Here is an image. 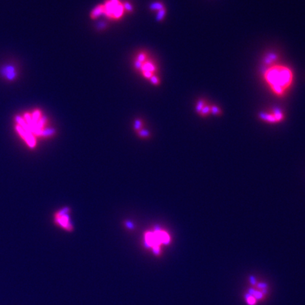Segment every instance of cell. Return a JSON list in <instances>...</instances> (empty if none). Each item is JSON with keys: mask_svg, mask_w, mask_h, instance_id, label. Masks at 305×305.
I'll return each mask as SVG.
<instances>
[{"mask_svg": "<svg viewBox=\"0 0 305 305\" xmlns=\"http://www.w3.org/2000/svg\"><path fill=\"white\" fill-rule=\"evenodd\" d=\"M264 79L271 90L282 95L293 82V73L290 68L280 65H271L265 71Z\"/></svg>", "mask_w": 305, "mask_h": 305, "instance_id": "6da1fadb", "label": "cell"}, {"mask_svg": "<svg viewBox=\"0 0 305 305\" xmlns=\"http://www.w3.org/2000/svg\"><path fill=\"white\" fill-rule=\"evenodd\" d=\"M146 244L152 247L156 252H159L160 246L162 244H169L170 236L165 231H156L155 232H148L145 236Z\"/></svg>", "mask_w": 305, "mask_h": 305, "instance_id": "7a4b0ae2", "label": "cell"}, {"mask_svg": "<svg viewBox=\"0 0 305 305\" xmlns=\"http://www.w3.org/2000/svg\"><path fill=\"white\" fill-rule=\"evenodd\" d=\"M104 14L110 18L119 19L124 14V6L119 0H108L104 4Z\"/></svg>", "mask_w": 305, "mask_h": 305, "instance_id": "3957f363", "label": "cell"}, {"mask_svg": "<svg viewBox=\"0 0 305 305\" xmlns=\"http://www.w3.org/2000/svg\"><path fill=\"white\" fill-rule=\"evenodd\" d=\"M259 118L261 120L267 124H276L283 121L285 116L282 110L279 108H273L260 113Z\"/></svg>", "mask_w": 305, "mask_h": 305, "instance_id": "277c9868", "label": "cell"}, {"mask_svg": "<svg viewBox=\"0 0 305 305\" xmlns=\"http://www.w3.org/2000/svg\"><path fill=\"white\" fill-rule=\"evenodd\" d=\"M69 209H67V211L65 210L61 211L56 213L55 221L56 223L59 226H61L64 229L68 231H72L73 227L70 223V217H69Z\"/></svg>", "mask_w": 305, "mask_h": 305, "instance_id": "5b68a950", "label": "cell"}, {"mask_svg": "<svg viewBox=\"0 0 305 305\" xmlns=\"http://www.w3.org/2000/svg\"><path fill=\"white\" fill-rule=\"evenodd\" d=\"M17 73L16 69L14 67L11 66V65L4 67L1 70V74L4 76L5 79L10 80V81L14 80L17 77Z\"/></svg>", "mask_w": 305, "mask_h": 305, "instance_id": "8992f818", "label": "cell"}, {"mask_svg": "<svg viewBox=\"0 0 305 305\" xmlns=\"http://www.w3.org/2000/svg\"><path fill=\"white\" fill-rule=\"evenodd\" d=\"M104 10V5H98L92 11V14H91V17L92 19H96L98 18V17H100L102 14H103Z\"/></svg>", "mask_w": 305, "mask_h": 305, "instance_id": "52a82bcc", "label": "cell"}, {"mask_svg": "<svg viewBox=\"0 0 305 305\" xmlns=\"http://www.w3.org/2000/svg\"><path fill=\"white\" fill-rule=\"evenodd\" d=\"M142 71H149V72H153L155 71V67L151 62H146V63L143 64V67H142Z\"/></svg>", "mask_w": 305, "mask_h": 305, "instance_id": "ba28073f", "label": "cell"}, {"mask_svg": "<svg viewBox=\"0 0 305 305\" xmlns=\"http://www.w3.org/2000/svg\"><path fill=\"white\" fill-rule=\"evenodd\" d=\"M150 7H151V9H152V10H157L158 12L161 10V9H164V6H163V4H161V3L159 2L153 3V4H151Z\"/></svg>", "mask_w": 305, "mask_h": 305, "instance_id": "9c48e42d", "label": "cell"}, {"mask_svg": "<svg viewBox=\"0 0 305 305\" xmlns=\"http://www.w3.org/2000/svg\"><path fill=\"white\" fill-rule=\"evenodd\" d=\"M165 15V9H162L161 10L159 11V14H158L157 16V20L158 21H162L163 19H164Z\"/></svg>", "mask_w": 305, "mask_h": 305, "instance_id": "30bf717a", "label": "cell"}, {"mask_svg": "<svg viewBox=\"0 0 305 305\" xmlns=\"http://www.w3.org/2000/svg\"><path fill=\"white\" fill-rule=\"evenodd\" d=\"M123 6H124V9L125 10L128 11V12H132V6L128 2H125L124 4H123Z\"/></svg>", "mask_w": 305, "mask_h": 305, "instance_id": "8fae6325", "label": "cell"}, {"mask_svg": "<svg viewBox=\"0 0 305 305\" xmlns=\"http://www.w3.org/2000/svg\"><path fill=\"white\" fill-rule=\"evenodd\" d=\"M137 61L141 62V63H143V62L146 60V55L144 54L141 53L140 55H138V57H137Z\"/></svg>", "mask_w": 305, "mask_h": 305, "instance_id": "7c38bea8", "label": "cell"}, {"mask_svg": "<svg viewBox=\"0 0 305 305\" xmlns=\"http://www.w3.org/2000/svg\"><path fill=\"white\" fill-rule=\"evenodd\" d=\"M151 81L154 85H158L160 83L159 79H158V77H156V76H153V75L152 77L151 78Z\"/></svg>", "mask_w": 305, "mask_h": 305, "instance_id": "4fadbf2b", "label": "cell"}, {"mask_svg": "<svg viewBox=\"0 0 305 305\" xmlns=\"http://www.w3.org/2000/svg\"><path fill=\"white\" fill-rule=\"evenodd\" d=\"M143 74L145 77L148 78V79H151V78L153 76V73L149 72V71H143Z\"/></svg>", "mask_w": 305, "mask_h": 305, "instance_id": "5bb4252c", "label": "cell"}, {"mask_svg": "<svg viewBox=\"0 0 305 305\" xmlns=\"http://www.w3.org/2000/svg\"><path fill=\"white\" fill-rule=\"evenodd\" d=\"M143 63H141V62H139V61L136 62H135L136 68L141 69V70L142 67H143Z\"/></svg>", "mask_w": 305, "mask_h": 305, "instance_id": "9a60e30c", "label": "cell"}]
</instances>
